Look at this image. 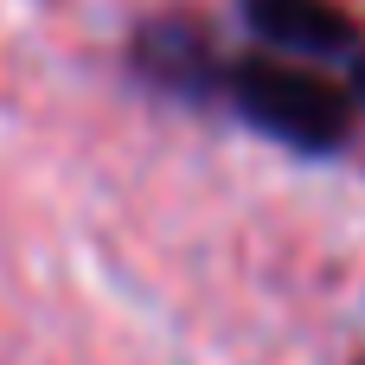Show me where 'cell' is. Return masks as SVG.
I'll use <instances>...</instances> for the list:
<instances>
[{
  "label": "cell",
  "mask_w": 365,
  "mask_h": 365,
  "mask_svg": "<svg viewBox=\"0 0 365 365\" xmlns=\"http://www.w3.org/2000/svg\"><path fill=\"white\" fill-rule=\"evenodd\" d=\"M250 135L302 154V160H334L353 141L359 96L353 83H334L321 64L289 58V51H244L225 64V96H218Z\"/></svg>",
  "instance_id": "1"
},
{
  "label": "cell",
  "mask_w": 365,
  "mask_h": 365,
  "mask_svg": "<svg viewBox=\"0 0 365 365\" xmlns=\"http://www.w3.org/2000/svg\"><path fill=\"white\" fill-rule=\"evenodd\" d=\"M225 64L231 58L218 51V38L192 13H154V19H141L128 32V71H135V83H148L167 103L212 109L225 96Z\"/></svg>",
  "instance_id": "2"
},
{
  "label": "cell",
  "mask_w": 365,
  "mask_h": 365,
  "mask_svg": "<svg viewBox=\"0 0 365 365\" xmlns=\"http://www.w3.org/2000/svg\"><path fill=\"white\" fill-rule=\"evenodd\" d=\"M237 19L257 45L269 51H289V58H308V64H334L359 51V19L340 6V0H237Z\"/></svg>",
  "instance_id": "3"
},
{
  "label": "cell",
  "mask_w": 365,
  "mask_h": 365,
  "mask_svg": "<svg viewBox=\"0 0 365 365\" xmlns=\"http://www.w3.org/2000/svg\"><path fill=\"white\" fill-rule=\"evenodd\" d=\"M353 96H359V103H365V45H359V51H353Z\"/></svg>",
  "instance_id": "4"
},
{
  "label": "cell",
  "mask_w": 365,
  "mask_h": 365,
  "mask_svg": "<svg viewBox=\"0 0 365 365\" xmlns=\"http://www.w3.org/2000/svg\"><path fill=\"white\" fill-rule=\"evenodd\" d=\"M353 365H365V353H359V359H353Z\"/></svg>",
  "instance_id": "5"
}]
</instances>
